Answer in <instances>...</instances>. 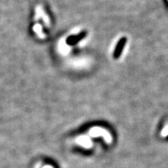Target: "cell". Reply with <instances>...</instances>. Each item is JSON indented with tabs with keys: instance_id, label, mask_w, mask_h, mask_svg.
Returning <instances> with one entry per match:
<instances>
[{
	"instance_id": "6da1fadb",
	"label": "cell",
	"mask_w": 168,
	"mask_h": 168,
	"mask_svg": "<svg viewBox=\"0 0 168 168\" xmlns=\"http://www.w3.org/2000/svg\"><path fill=\"white\" fill-rule=\"evenodd\" d=\"M126 42H127V38L122 37L121 39L119 41V42L117 43L116 46L115 48L114 54H113V56H114L115 59H118L120 56H121L122 51H123V49L125 47V45L126 44Z\"/></svg>"
},
{
	"instance_id": "7a4b0ae2",
	"label": "cell",
	"mask_w": 168,
	"mask_h": 168,
	"mask_svg": "<svg viewBox=\"0 0 168 168\" xmlns=\"http://www.w3.org/2000/svg\"><path fill=\"white\" fill-rule=\"evenodd\" d=\"M43 168H53V167L51 166H50V165H46V166H45Z\"/></svg>"
}]
</instances>
